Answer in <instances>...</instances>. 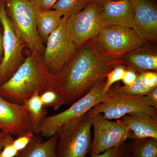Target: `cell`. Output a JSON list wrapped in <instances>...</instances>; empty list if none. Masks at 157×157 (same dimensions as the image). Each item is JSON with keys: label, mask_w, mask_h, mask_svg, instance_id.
I'll return each instance as SVG.
<instances>
[{"label": "cell", "mask_w": 157, "mask_h": 157, "mask_svg": "<svg viewBox=\"0 0 157 157\" xmlns=\"http://www.w3.org/2000/svg\"><path fill=\"white\" fill-rule=\"evenodd\" d=\"M122 63L103 56L90 40L55 75L54 89L67 104L76 102L106 78L116 65Z\"/></svg>", "instance_id": "1"}, {"label": "cell", "mask_w": 157, "mask_h": 157, "mask_svg": "<svg viewBox=\"0 0 157 157\" xmlns=\"http://www.w3.org/2000/svg\"><path fill=\"white\" fill-rule=\"evenodd\" d=\"M54 81L55 75L42 57L32 52L11 78L0 86V96L9 102L23 105L36 91L40 95L54 89Z\"/></svg>", "instance_id": "2"}, {"label": "cell", "mask_w": 157, "mask_h": 157, "mask_svg": "<svg viewBox=\"0 0 157 157\" xmlns=\"http://www.w3.org/2000/svg\"><path fill=\"white\" fill-rule=\"evenodd\" d=\"M90 117L87 113L61 125L57 130V157H85L92 144Z\"/></svg>", "instance_id": "3"}, {"label": "cell", "mask_w": 157, "mask_h": 157, "mask_svg": "<svg viewBox=\"0 0 157 157\" xmlns=\"http://www.w3.org/2000/svg\"><path fill=\"white\" fill-rule=\"evenodd\" d=\"M17 35L34 52L43 56L45 46L37 29L36 8L29 0H3Z\"/></svg>", "instance_id": "4"}, {"label": "cell", "mask_w": 157, "mask_h": 157, "mask_svg": "<svg viewBox=\"0 0 157 157\" xmlns=\"http://www.w3.org/2000/svg\"><path fill=\"white\" fill-rule=\"evenodd\" d=\"M91 40L102 55L114 60H120L144 44L133 29L120 25L104 26Z\"/></svg>", "instance_id": "5"}, {"label": "cell", "mask_w": 157, "mask_h": 157, "mask_svg": "<svg viewBox=\"0 0 157 157\" xmlns=\"http://www.w3.org/2000/svg\"><path fill=\"white\" fill-rule=\"evenodd\" d=\"M105 82L106 78L96 85L64 111L45 117L38 130V135L50 138L56 134L61 125L84 115L96 105L108 99L112 94V89L111 87L107 92L104 93Z\"/></svg>", "instance_id": "6"}, {"label": "cell", "mask_w": 157, "mask_h": 157, "mask_svg": "<svg viewBox=\"0 0 157 157\" xmlns=\"http://www.w3.org/2000/svg\"><path fill=\"white\" fill-rule=\"evenodd\" d=\"M0 22L3 33V56L0 63V86L8 81L24 61L26 44L12 25L3 0H0Z\"/></svg>", "instance_id": "7"}, {"label": "cell", "mask_w": 157, "mask_h": 157, "mask_svg": "<svg viewBox=\"0 0 157 157\" xmlns=\"http://www.w3.org/2000/svg\"><path fill=\"white\" fill-rule=\"evenodd\" d=\"M103 26L100 3L91 1L79 13L67 17L66 30L68 38L78 48L94 38Z\"/></svg>", "instance_id": "8"}, {"label": "cell", "mask_w": 157, "mask_h": 157, "mask_svg": "<svg viewBox=\"0 0 157 157\" xmlns=\"http://www.w3.org/2000/svg\"><path fill=\"white\" fill-rule=\"evenodd\" d=\"M112 93L108 99L93 107L87 113L90 117L101 113L107 119H118L133 112L147 113L157 120V110L147 106L144 97H133L119 92L118 86H111Z\"/></svg>", "instance_id": "9"}, {"label": "cell", "mask_w": 157, "mask_h": 157, "mask_svg": "<svg viewBox=\"0 0 157 157\" xmlns=\"http://www.w3.org/2000/svg\"><path fill=\"white\" fill-rule=\"evenodd\" d=\"M90 117L94 131L90 151L91 156L117 146L128 139V128L121 120L112 121L104 117L101 113Z\"/></svg>", "instance_id": "10"}, {"label": "cell", "mask_w": 157, "mask_h": 157, "mask_svg": "<svg viewBox=\"0 0 157 157\" xmlns=\"http://www.w3.org/2000/svg\"><path fill=\"white\" fill-rule=\"evenodd\" d=\"M67 17L63 16L58 28L48 37L42 56L45 64L54 75L61 71L78 49L67 35Z\"/></svg>", "instance_id": "11"}, {"label": "cell", "mask_w": 157, "mask_h": 157, "mask_svg": "<svg viewBox=\"0 0 157 157\" xmlns=\"http://www.w3.org/2000/svg\"><path fill=\"white\" fill-rule=\"evenodd\" d=\"M30 130L33 125L26 108L0 96V132L18 136Z\"/></svg>", "instance_id": "12"}, {"label": "cell", "mask_w": 157, "mask_h": 157, "mask_svg": "<svg viewBox=\"0 0 157 157\" xmlns=\"http://www.w3.org/2000/svg\"><path fill=\"white\" fill-rule=\"evenodd\" d=\"M132 28L144 42L157 39V9L150 0H133Z\"/></svg>", "instance_id": "13"}, {"label": "cell", "mask_w": 157, "mask_h": 157, "mask_svg": "<svg viewBox=\"0 0 157 157\" xmlns=\"http://www.w3.org/2000/svg\"><path fill=\"white\" fill-rule=\"evenodd\" d=\"M100 15L103 26L120 25L132 28L134 17L133 0L99 1Z\"/></svg>", "instance_id": "14"}, {"label": "cell", "mask_w": 157, "mask_h": 157, "mask_svg": "<svg viewBox=\"0 0 157 157\" xmlns=\"http://www.w3.org/2000/svg\"><path fill=\"white\" fill-rule=\"evenodd\" d=\"M121 118L128 128V139L135 140L152 138L157 139V120L147 113L133 112L124 116Z\"/></svg>", "instance_id": "15"}, {"label": "cell", "mask_w": 157, "mask_h": 157, "mask_svg": "<svg viewBox=\"0 0 157 157\" xmlns=\"http://www.w3.org/2000/svg\"><path fill=\"white\" fill-rule=\"evenodd\" d=\"M58 139L56 132L45 141H43L41 135H35L28 145L19 152L16 157H57Z\"/></svg>", "instance_id": "16"}, {"label": "cell", "mask_w": 157, "mask_h": 157, "mask_svg": "<svg viewBox=\"0 0 157 157\" xmlns=\"http://www.w3.org/2000/svg\"><path fill=\"white\" fill-rule=\"evenodd\" d=\"M63 17L61 12L54 9L38 10L36 25L39 37L46 44L51 34L58 28Z\"/></svg>", "instance_id": "17"}, {"label": "cell", "mask_w": 157, "mask_h": 157, "mask_svg": "<svg viewBox=\"0 0 157 157\" xmlns=\"http://www.w3.org/2000/svg\"><path fill=\"white\" fill-rule=\"evenodd\" d=\"M126 56L128 66L134 68L138 73L148 71H157L156 52L141 49L140 47Z\"/></svg>", "instance_id": "18"}, {"label": "cell", "mask_w": 157, "mask_h": 157, "mask_svg": "<svg viewBox=\"0 0 157 157\" xmlns=\"http://www.w3.org/2000/svg\"><path fill=\"white\" fill-rule=\"evenodd\" d=\"M23 105L28 110L34 133L38 135V130L47 113V108L42 104L39 92L36 91L30 98L25 100Z\"/></svg>", "instance_id": "19"}, {"label": "cell", "mask_w": 157, "mask_h": 157, "mask_svg": "<svg viewBox=\"0 0 157 157\" xmlns=\"http://www.w3.org/2000/svg\"><path fill=\"white\" fill-rule=\"evenodd\" d=\"M127 146L130 154L136 157H157V139L147 138L132 140Z\"/></svg>", "instance_id": "20"}, {"label": "cell", "mask_w": 157, "mask_h": 157, "mask_svg": "<svg viewBox=\"0 0 157 157\" xmlns=\"http://www.w3.org/2000/svg\"><path fill=\"white\" fill-rule=\"evenodd\" d=\"M91 0H58L52 9L60 11L63 16L69 17L82 11Z\"/></svg>", "instance_id": "21"}, {"label": "cell", "mask_w": 157, "mask_h": 157, "mask_svg": "<svg viewBox=\"0 0 157 157\" xmlns=\"http://www.w3.org/2000/svg\"><path fill=\"white\" fill-rule=\"evenodd\" d=\"M40 97L42 104L46 108L51 107L57 110L61 106L67 104L63 97L54 89L42 93Z\"/></svg>", "instance_id": "22"}, {"label": "cell", "mask_w": 157, "mask_h": 157, "mask_svg": "<svg viewBox=\"0 0 157 157\" xmlns=\"http://www.w3.org/2000/svg\"><path fill=\"white\" fill-rule=\"evenodd\" d=\"M126 67L122 63L116 65L106 75V82L104 92L108 91L113 85L117 82L121 81L125 72Z\"/></svg>", "instance_id": "23"}, {"label": "cell", "mask_w": 157, "mask_h": 157, "mask_svg": "<svg viewBox=\"0 0 157 157\" xmlns=\"http://www.w3.org/2000/svg\"><path fill=\"white\" fill-rule=\"evenodd\" d=\"M130 155L125 142L105 151L100 154L91 157H129Z\"/></svg>", "instance_id": "24"}, {"label": "cell", "mask_w": 157, "mask_h": 157, "mask_svg": "<svg viewBox=\"0 0 157 157\" xmlns=\"http://www.w3.org/2000/svg\"><path fill=\"white\" fill-rule=\"evenodd\" d=\"M34 135L35 133L32 130L18 135L17 138L14 139L12 142L13 146L19 152L28 145L33 138Z\"/></svg>", "instance_id": "25"}, {"label": "cell", "mask_w": 157, "mask_h": 157, "mask_svg": "<svg viewBox=\"0 0 157 157\" xmlns=\"http://www.w3.org/2000/svg\"><path fill=\"white\" fill-rule=\"evenodd\" d=\"M139 74L143 83L147 87L152 90L157 87V71H146Z\"/></svg>", "instance_id": "26"}, {"label": "cell", "mask_w": 157, "mask_h": 157, "mask_svg": "<svg viewBox=\"0 0 157 157\" xmlns=\"http://www.w3.org/2000/svg\"><path fill=\"white\" fill-rule=\"evenodd\" d=\"M139 74V73L132 67L130 66L126 67L123 78L121 80L124 86H133L136 82Z\"/></svg>", "instance_id": "27"}, {"label": "cell", "mask_w": 157, "mask_h": 157, "mask_svg": "<svg viewBox=\"0 0 157 157\" xmlns=\"http://www.w3.org/2000/svg\"><path fill=\"white\" fill-rule=\"evenodd\" d=\"M36 8L39 10H47L52 9L58 0H29Z\"/></svg>", "instance_id": "28"}, {"label": "cell", "mask_w": 157, "mask_h": 157, "mask_svg": "<svg viewBox=\"0 0 157 157\" xmlns=\"http://www.w3.org/2000/svg\"><path fill=\"white\" fill-rule=\"evenodd\" d=\"M145 104L157 110V87L152 90L150 92L144 97Z\"/></svg>", "instance_id": "29"}, {"label": "cell", "mask_w": 157, "mask_h": 157, "mask_svg": "<svg viewBox=\"0 0 157 157\" xmlns=\"http://www.w3.org/2000/svg\"><path fill=\"white\" fill-rule=\"evenodd\" d=\"M7 144L0 151V157H16L18 152L13 146L12 142Z\"/></svg>", "instance_id": "30"}, {"label": "cell", "mask_w": 157, "mask_h": 157, "mask_svg": "<svg viewBox=\"0 0 157 157\" xmlns=\"http://www.w3.org/2000/svg\"><path fill=\"white\" fill-rule=\"evenodd\" d=\"M14 140L11 134L0 132V151L7 144L12 142Z\"/></svg>", "instance_id": "31"}, {"label": "cell", "mask_w": 157, "mask_h": 157, "mask_svg": "<svg viewBox=\"0 0 157 157\" xmlns=\"http://www.w3.org/2000/svg\"><path fill=\"white\" fill-rule=\"evenodd\" d=\"M3 56V33L2 25L0 22V63Z\"/></svg>", "instance_id": "32"}, {"label": "cell", "mask_w": 157, "mask_h": 157, "mask_svg": "<svg viewBox=\"0 0 157 157\" xmlns=\"http://www.w3.org/2000/svg\"><path fill=\"white\" fill-rule=\"evenodd\" d=\"M91 1H108V0H91ZM111 1H114V0H111Z\"/></svg>", "instance_id": "33"}, {"label": "cell", "mask_w": 157, "mask_h": 157, "mask_svg": "<svg viewBox=\"0 0 157 157\" xmlns=\"http://www.w3.org/2000/svg\"><path fill=\"white\" fill-rule=\"evenodd\" d=\"M129 157H136L135 156L133 155H132V154H130V155H129Z\"/></svg>", "instance_id": "34"}]
</instances>
